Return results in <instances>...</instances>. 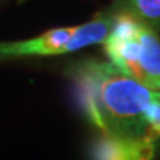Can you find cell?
<instances>
[{
	"label": "cell",
	"mask_w": 160,
	"mask_h": 160,
	"mask_svg": "<svg viewBox=\"0 0 160 160\" xmlns=\"http://www.w3.org/2000/svg\"><path fill=\"white\" fill-rule=\"evenodd\" d=\"M113 24V15L103 11L92 20L72 27H60L20 42L0 43V60L24 56H55L79 51L84 47L100 44Z\"/></svg>",
	"instance_id": "cell-3"
},
{
	"label": "cell",
	"mask_w": 160,
	"mask_h": 160,
	"mask_svg": "<svg viewBox=\"0 0 160 160\" xmlns=\"http://www.w3.org/2000/svg\"><path fill=\"white\" fill-rule=\"evenodd\" d=\"M78 98L99 136L128 142L160 139V92L112 63L84 59L67 68Z\"/></svg>",
	"instance_id": "cell-1"
},
{
	"label": "cell",
	"mask_w": 160,
	"mask_h": 160,
	"mask_svg": "<svg viewBox=\"0 0 160 160\" xmlns=\"http://www.w3.org/2000/svg\"><path fill=\"white\" fill-rule=\"evenodd\" d=\"M106 11L111 15H129L160 32V0H113Z\"/></svg>",
	"instance_id": "cell-5"
},
{
	"label": "cell",
	"mask_w": 160,
	"mask_h": 160,
	"mask_svg": "<svg viewBox=\"0 0 160 160\" xmlns=\"http://www.w3.org/2000/svg\"><path fill=\"white\" fill-rule=\"evenodd\" d=\"M103 49L109 63L153 91L160 92V35L126 13L113 15Z\"/></svg>",
	"instance_id": "cell-2"
},
{
	"label": "cell",
	"mask_w": 160,
	"mask_h": 160,
	"mask_svg": "<svg viewBox=\"0 0 160 160\" xmlns=\"http://www.w3.org/2000/svg\"><path fill=\"white\" fill-rule=\"evenodd\" d=\"M158 142H128L99 136L92 146L93 160H151Z\"/></svg>",
	"instance_id": "cell-4"
}]
</instances>
